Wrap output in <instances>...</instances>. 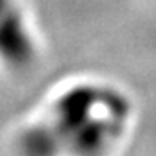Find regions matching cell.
I'll return each mask as SVG.
<instances>
[{
    "label": "cell",
    "instance_id": "1",
    "mask_svg": "<svg viewBox=\"0 0 156 156\" xmlns=\"http://www.w3.org/2000/svg\"><path fill=\"white\" fill-rule=\"evenodd\" d=\"M132 122V102L115 85L82 82L57 95L37 125L40 156H108Z\"/></svg>",
    "mask_w": 156,
    "mask_h": 156
},
{
    "label": "cell",
    "instance_id": "2",
    "mask_svg": "<svg viewBox=\"0 0 156 156\" xmlns=\"http://www.w3.org/2000/svg\"><path fill=\"white\" fill-rule=\"evenodd\" d=\"M33 28L17 0H0V64L21 71L37 61Z\"/></svg>",
    "mask_w": 156,
    "mask_h": 156
}]
</instances>
